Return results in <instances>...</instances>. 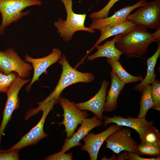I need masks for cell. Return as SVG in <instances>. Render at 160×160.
Masks as SVG:
<instances>
[{"label":"cell","mask_w":160,"mask_h":160,"mask_svg":"<svg viewBox=\"0 0 160 160\" xmlns=\"http://www.w3.org/2000/svg\"><path fill=\"white\" fill-rule=\"evenodd\" d=\"M143 26L136 25L115 43L116 47L129 58L144 55L150 44L160 41V28L153 33Z\"/></svg>","instance_id":"cell-1"},{"label":"cell","mask_w":160,"mask_h":160,"mask_svg":"<svg viewBox=\"0 0 160 160\" xmlns=\"http://www.w3.org/2000/svg\"><path fill=\"white\" fill-rule=\"evenodd\" d=\"M59 62L63 70L58 83L50 94L44 100L38 103L39 106L53 99L59 102L62 92L69 86L79 82L89 83L94 80L95 77L92 73L81 72L72 68L64 55H62Z\"/></svg>","instance_id":"cell-2"},{"label":"cell","mask_w":160,"mask_h":160,"mask_svg":"<svg viewBox=\"0 0 160 160\" xmlns=\"http://www.w3.org/2000/svg\"><path fill=\"white\" fill-rule=\"evenodd\" d=\"M64 4L67 13L65 20L59 18L55 21L54 25L57 29L60 36L65 41L71 39L74 33L79 31H84L94 33L95 30L84 25L86 14H78L72 9V0H60Z\"/></svg>","instance_id":"cell-3"},{"label":"cell","mask_w":160,"mask_h":160,"mask_svg":"<svg viewBox=\"0 0 160 160\" xmlns=\"http://www.w3.org/2000/svg\"><path fill=\"white\" fill-rule=\"evenodd\" d=\"M57 102L58 101L57 100L53 99L39 106L36 108L29 110L28 114L30 117L42 111L43 114L41 119L37 124L22 137L17 143L7 150H20L27 146L36 144L41 140L47 137V135L44 132L43 129L45 121L47 116Z\"/></svg>","instance_id":"cell-4"},{"label":"cell","mask_w":160,"mask_h":160,"mask_svg":"<svg viewBox=\"0 0 160 160\" xmlns=\"http://www.w3.org/2000/svg\"><path fill=\"white\" fill-rule=\"evenodd\" d=\"M41 4L40 0H0V12L2 17L0 35L3 34L6 27L30 13L29 11L22 12L24 9Z\"/></svg>","instance_id":"cell-5"},{"label":"cell","mask_w":160,"mask_h":160,"mask_svg":"<svg viewBox=\"0 0 160 160\" xmlns=\"http://www.w3.org/2000/svg\"><path fill=\"white\" fill-rule=\"evenodd\" d=\"M127 20L147 28H160V0L148 2L144 6L139 7L128 15Z\"/></svg>","instance_id":"cell-6"},{"label":"cell","mask_w":160,"mask_h":160,"mask_svg":"<svg viewBox=\"0 0 160 160\" xmlns=\"http://www.w3.org/2000/svg\"><path fill=\"white\" fill-rule=\"evenodd\" d=\"M33 67L23 60L13 49L0 51V72L8 75L12 72L17 73L23 78L29 77Z\"/></svg>","instance_id":"cell-7"},{"label":"cell","mask_w":160,"mask_h":160,"mask_svg":"<svg viewBox=\"0 0 160 160\" xmlns=\"http://www.w3.org/2000/svg\"><path fill=\"white\" fill-rule=\"evenodd\" d=\"M31 79H26L18 76L12 82L6 92L7 99L3 112V117L0 126V143L2 136L13 112L19 107L18 93L22 87L29 83Z\"/></svg>","instance_id":"cell-8"},{"label":"cell","mask_w":160,"mask_h":160,"mask_svg":"<svg viewBox=\"0 0 160 160\" xmlns=\"http://www.w3.org/2000/svg\"><path fill=\"white\" fill-rule=\"evenodd\" d=\"M59 102L63 110V119L59 124H63L65 128L67 138L72 137L77 126L88 116L85 111H82L75 105L73 102L61 97Z\"/></svg>","instance_id":"cell-9"},{"label":"cell","mask_w":160,"mask_h":160,"mask_svg":"<svg viewBox=\"0 0 160 160\" xmlns=\"http://www.w3.org/2000/svg\"><path fill=\"white\" fill-rule=\"evenodd\" d=\"M132 131L129 128H121L109 135L105 141L106 148L119 154L122 151L135 153L138 143L131 136Z\"/></svg>","instance_id":"cell-10"},{"label":"cell","mask_w":160,"mask_h":160,"mask_svg":"<svg viewBox=\"0 0 160 160\" xmlns=\"http://www.w3.org/2000/svg\"><path fill=\"white\" fill-rule=\"evenodd\" d=\"M148 2L146 0H140L132 6H127L116 11L110 17L93 19L89 28L93 30L113 26L124 23L127 21V17L134 9L144 6Z\"/></svg>","instance_id":"cell-11"},{"label":"cell","mask_w":160,"mask_h":160,"mask_svg":"<svg viewBox=\"0 0 160 160\" xmlns=\"http://www.w3.org/2000/svg\"><path fill=\"white\" fill-rule=\"evenodd\" d=\"M122 127L114 124L111 125L106 130L100 133L95 134L92 132H89L82 139L84 143L81 146V150L88 153L90 160H97L100 148L107 138Z\"/></svg>","instance_id":"cell-12"},{"label":"cell","mask_w":160,"mask_h":160,"mask_svg":"<svg viewBox=\"0 0 160 160\" xmlns=\"http://www.w3.org/2000/svg\"><path fill=\"white\" fill-rule=\"evenodd\" d=\"M62 55L60 50L57 48H54L50 54L42 58H34L28 55H25V61L31 63L33 69V77L29 84L25 89L27 92L30 90L32 84L39 80L41 75L43 73H46L47 68L59 60Z\"/></svg>","instance_id":"cell-13"},{"label":"cell","mask_w":160,"mask_h":160,"mask_svg":"<svg viewBox=\"0 0 160 160\" xmlns=\"http://www.w3.org/2000/svg\"><path fill=\"white\" fill-rule=\"evenodd\" d=\"M103 119L104 127L113 123L119 126H126L133 129L139 134L140 140L146 133L154 124L153 121H148L145 118H134L130 116L125 118L116 115L112 117L104 116Z\"/></svg>","instance_id":"cell-14"},{"label":"cell","mask_w":160,"mask_h":160,"mask_svg":"<svg viewBox=\"0 0 160 160\" xmlns=\"http://www.w3.org/2000/svg\"><path fill=\"white\" fill-rule=\"evenodd\" d=\"M108 84L107 81L103 80L100 89L93 97L84 102L74 103L75 105L80 110L89 111L99 119H103V113Z\"/></svg>","instance_id":"cell-15"},{"label":"cell","mask_w":160,"mask_h":160,"mask_svg":"<svg viewBox=\"0 0 160 160\" xmlns=\"http://www.w3.org/2000/svg\"><path fill=\"white\" fill-rule=\"evenodd\" d=\"M103 124L101 120L94 116L90 118H85L82 121L81 126L77 131L72 137L65 140L61 151L65 152L71 148L81 145L80 141L93 128L100 126Z\"/></svg>","instance_id":"cell-16"},{"label":"cell","mask_w":160,"mask_h":160,"mask_svg":"<svg viewBox=\"0 0 160 160\" xmlns=\"http://www.w3.org/2000/svg\"><path fill=\"white\" fill-rule=\"evenodd\" d=\"M111 82L110 89L106 97L104 111L112 112L118 107L117 99L125 84L121 81L113 70L110 73Z\"/></svg>","instance_id":"cell-17"},{"label":"cell","mask_w":160,"mask_h":160,"mask_svg":"<svg viewBox=\"0 0 160 160\" xmlns=\"http://www.w3.org/2000/svg\"><path fill=\"white\" fill-rule=\"evenodd\" d=\"M136 25L132 22L127 20L120 24L99 29V30L100 32V34L98 39L94 46L89 51L87 52L86 55L78 63L79 64L82 63L88 55L94 49L105 39L112 36L127 33Z\"/></svg>","instance_id":"cell-18"},{"label":"cell","mask_w":160,"mask_h":160,"mask_svg":"<svg viewBox=\"0 0 160 160\" xmlns=\"http://www.w3.org/2000/svg\"><path fill=\"white\" fill-rule=\"evenodd\" d=\"M123 34H120L114 36L111 40L107 41L102 45H97L95 47L97 51L93 54L87 57L88 60L91 61L96 58L102 57L116 58L119 60L123 54L116 47L115 44Z\"/></svg>","instance_id":"cell-19"},{"label":"cell","mask_w":160,"mask_h":160,"mask_svg":"<svg viewBox=\"0 0 160 160\" xmlns=\"http://www.w3.org/2000/svg\"><path fill=\"white\" fill-rule=\"evenodd\" d=\"M158 47L155 53L151 57L147 59V73L144 79L141 82L135 86L134 89L139 92H141L147 85L151 84L155 80L157 76L155 72V68L157 60L160 55V41L158 42Z\"/></svg>","instance_id":"cell-20"},{"label":"cell","mask_w":160,"mask_h":160,"mask_svg":"<svg viewBox=\"0 0 160 160\" xmlns=\"http://www.w3.org/2000/svg\"><path fill=\"white\" fill-rule=\"evenodd\" d=\"M107 61L119 79L125 84L141 81L143 79L142 75L135 76L127 72L116 58H107Z\"/></svg>","instance_id":"cell-21"},{"label":"cell","mask_w":160,"mask_h":160,"mask_svg":"<svg viewBox=\"0 0 160 160\" xmlns=\"http://www.w3.org/2000/svg\"><path fill=\"white\" fill-rule=\"evenodd\" d=\"M140 102V109L137 117L145 118L148 110L152 108L153 103L152 97L151 85L148 84L143 89Z\"/></svg>","instance_id":"cell-22"},{"label":"cell","mask_w":160,"mask_h":160,"mask_svg":"<svg viewBox=\"0 0 160 160\" xmlns=\"http://www.w3.org/2000/svg\"><path fill=\"white\" fill-rule=\"evenodd\" d=\"M135 153L139 155H147L153 158L160 157V146L140 143L138 144Z\"/></svg>","instance_id":"cell-23"},{"label":"cell","mask_w":160,"mask_h":160,"mask_svg":"<svg viewBox=\"0 0 160 160\" xmlns=\"http://www.w3.org/2000/svg\"><path fill=\"white\" fill-rule=\"evenodd\" d=\"M141 143L155 146H160V133L153 126L146 133Z\"/></svg>","instance_id":"cell-24"},{"label":"cell","mask_w":160,"mask_h":160,"mask_svg":"<svg viewBox=\"0 0 160 160\" xmlns=\"http://www.w3.org/2000/svg\"><path fill=\"white\" fill-rule=\"evenodd\" d=\"M151 84L152 97L153 103L151 108L153 110L160 111V82L156 79Z\"/></svg>","instance_id":"cell-25"},{"label":"cell","mask_w":160,"mask_h":160,"mask_svg":"<svg viewBox=\"0 0 160 160\" xmlns=\"http://www.w3.org/2000/svg\"><path fill=\"white\" fill-rule=\"evenodd\" d=\"M18 76L17 73L14 72L8 75L4 74L0 72V92L6 93Z\"/></svg>","instance_id":"cell-26"},{"label":"cell","mask_w":160,"mask_h":160,"mask_svg":"<svg viewBox=\"0 0 160 160\" xmlns=\"http://www.w3.org/2000/svg\"><path fill=\"white\" fill-rule=\"evenodd\" d=\"M119 0H110L107 4L101 9L90 14L89 17L92 19H99L108 17L109 12L112 7Z\"/></svg>","instance_id":"cell-27"},{"label":"cell","mask_w":160,"mask_h":160,"mask_svg":"<svg viewBox=\"0 0 160 160\" xmlns=\"http://www.w3.org/2000/svg\"><path fill=\"white\" fill-rule=\"evenodd\" d=\"M19 150L3 151L0 150V160H19Z\"/></svg>","instance_id":"cell-28"},{"label":"cell","mask_w":160,"mask_h":160,"mask_svg":"<svg viewBox=\"0 0 160 160\" xmlns=\"http://www.w3.org/2000/svg\"><path fill=\"white\" fill-rule=\"evenodd\" d=\"M73 159L71 153L66 154L60 151L55 153L46 157L44 160H71Z\"/></svg>","instance_id":"cell-29"},{"label":"cell","mask_w":160,"mask_h":160,"mask_svg":"<svg viewBox=\"0 0 160 160\" xmlns=\"http://www.w3.org/2000/svg\"><path fill=\"white\" fill-rule=\"evenodd\" d=\"M126 157L127 160H159L160 157L146 158L141 157L140 155L135 153L126 152Z\"/></svg>","instance_id":"cell-30"}]
</instances>
